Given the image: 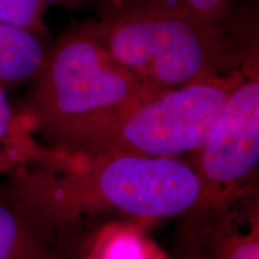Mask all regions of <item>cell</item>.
Listing matches in <instances>:
<instances>
[{
    "instance_id": "3",
    "label": "cell",
    "mask_w": 259,
    "mask_h": 259,
    "mask_svg": "<svg viewBox=\"0 0 259 259\" xmlns=\"http://www.w3.org/2000/svg\"><path fill=\"white\" fill-rule=\"evenodd\" d=\"M240 70L155 93L111 124L56 154L77 160L116 155L189 157L208 138Z\"/></svg>"
},
{
    "instance_id": "6",
    "label": "cell",
    "mask_w": 259,
    "mask_h": 259,
    "mask_svg": "<svg viewBox=\"0 0 259 259\" xmlns=\"http://www.w3.org/2000/svg\"><path fill=\"white\" fill-rule=\"evenodd\" d=\"M202 183L198 203H221L257 190L259 168V61L239 73L211 131L187 157Z\"/></svg>"
},
{
    "instance_id": "4",
    "label": "cell",
    "mask_w": 259,
    "mask_h": 259,
    "mask_svg": "<svg viewBox=\"0 0 259 259\" xmlns=\"http://www.w3.org/2000/svg\"><path fill=\"white\" fill-rule=\"evenodd\" d=\"M97 211L45 158L0 178V259H82L95 240Z\"/></svg>"
},
{
    "instance_id": "5",
    "label": "cell",
    "mask_w": 259,
    "mask_h": 259,
    "mask_svg": "<svg viewBox=\"0 0 259 259\" xmlns=\"http://www.w3.org/2000/svg\"><path fill=\"white\" fill-rule=\"evenodd\" d=\"M67 187L97 212L114 210L157 220L189 212L202 197V183L189 158L116 155L77 160L53 154Z\"/></svg>"
},
{
    "instance_id": "2",
    "label": "cell",
    "mask_w": 259,
    "mask_h": 259,
    "mask_svg": "<svg viewBox=\"0 0 259 259\" xmlns=\"http://www.w3.org/2000/svg\"><path fill=\"white\" fill-rule=\"evenodd\" d=\"M120 66L157 90L231 76L258 56V41H234L185 5L149 4L90 28Z\"/></svg>"
},
{
    "instance_id": "9",
    "label": "cell",
    "mask_w": 259,
    "mask_h": 259,
    "mask_svg": "<svg viewBox=\"0 0 259 259\" xmlns=\"http://www.w3.org/2000/svg\"><path fill=\"white\" fill-rule=\"evenodd\" d=\"M42 0H0V22L41 35L46 31Z\"/></svg>"
},
{
    "instance_id": "8",
    "label": "cell",
    "mask_w": 259,
    "mask_h": 259,
    "mask_svg": "<svg viewBox=\"0 0 259 259\" xmlns=\"http://www.w3.org/2000/svg\"><path fill=\"white\" fill-rule=\"evenodd\" d=\"M19 112L10 106L5 89L0 87V173L9 174L21 164L44 154Z\"/></svg>"
},
{
    "instance_id": "10",
    "label": "cell",
    "mask_w": 259,
    "mask_h": 259,
    "mask_svg": "<svg viewBox=\"0 0 259 259\" xmlns=\"http://www.w3.org/2000/svg\"><path fill=\"white\" fill-rule=\"evenodd\" d=\"M184 5L204 21L226 28L231 0H184Z\"/></svg>"
},
{
    "instance_id": "7",
    "label": "cell",
    "mask_w": 259,
    "mask_h": 259,
    "mask_svg": "<svg viewBox=\"0 0 259 259\" xmlns=\"http://www.w3.org/2000/svg\"><path fill=\"white\" fill-rule=\"evenodd\" d=\"M46 53L40 35L0 22V87L6 89L30 83Z\"/></svg>"
},
{
    "instance_id": "12",
    "label": "cell",
    "mask_w": 259,
    "mask_h": 259,
    "mask_svg": "<svg viewBox=\"0 0 259 259\" xmlns=\"http://www.w3.org/2000/svg\"><path fill=\"white\" fill-rule=\"evenodd\" d=\"M44 2V4H59V3H63L65 0H42Z\"/></svg>"
},
{
    "instance_id": "1",
    "label": "cell",
    "mask_w": 259,
    "mask_h": 259,
    "mask_svg": "<svg viewBox=\"0 0 259 259\" xmlns=\"http://www.w3.org/2000/svg\"><path fill=\"white\" fill-rule=\"evenodd\" d=\"M19 114L48 150L63 153L161 92L120 66L92 29L71 32L48 48Z\"/></svg>"
},
{
    "instance_id": "11",
    "label": "cell",
    "mask_w": 259,
    "mask_h": 259,
    "mask_svg": "<svg viewBox=\"0 0 259 259\" xmlns=\"http://www.w3.org/2000/svg\"><path fill=\"white\" fill-rule=\"evenodd\" d=\"M170 259H211L208 252L200 246L194 239L187 235L186 233L180 231L179 240Z\"/></svg>"
}]
</instances>
